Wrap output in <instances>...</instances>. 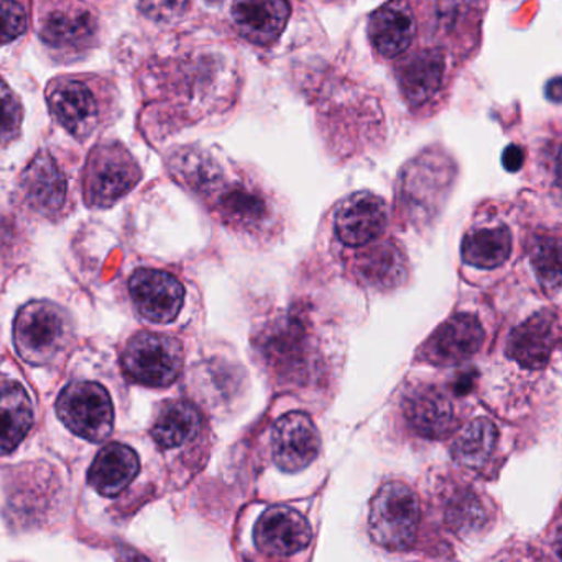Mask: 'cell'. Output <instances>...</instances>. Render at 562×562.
<instances>
[{
  "label": "cell",
  "instance_id": "1",
  "mask_svg": "<svg viewBox=\"0 0 562 562\" xmlns=\"http://www.w3.org/2000/svg\"><path fill=\"white\" fill-rule=\"evenodd\" d=\"M257 349L273 375L283 383L307 382L316 367L313 337L310 327L296 314H284L270 323L259 340Z\"/></svg>",
  "mask_w": 562,
  "mask_h": 562
},
{
  "label": "cell",
  "instance_id": "2",
  "mask_svg": "<svg viewBox=\"0 0 562 562\" xmlns=\"http://www.w3.org/2000/svg\"><path fill=\"white\" fill-rule=\"evenodd\" d=\"M71 319L58 304L32 301L16 314L13 342L16 352L32 366H45L55 360L68 346Z\"/></svg>",
  "mask_w": 562,
  "mask_h": 562
},
{
  "label": "cell",
  "instance_id": "3",
  "mask_svg": "<svg viewBox=\"0 0 562 562\" xmlns=\"http://www.w3.org/2000/svg\"><path fill=\"white\" fill-rule=\"evenodd\" d=\"M370 537L379 547L402 551L412 547L419 525V502L402 482L383 485L370 508Z\"/></svg>",
  "mask_w": 562,
  "mask_h": 562
},
{
  "label": "cell",
  "instance_id": "4",
  "mask_svg": "<svg viewBox=\"0 0 562 562\" xmlns=\"http://www.w3.org/2000/svg\"><path fill=\"white\" fill-rule=\"evenodd\" d=\"M125 375L145 386H168L183 369V347L167 334L140 333L122 353Z\"/></svg>",
  "mask_w": 562,
  "mask_h": 562
},
{
  "label": "cell",
  "instance_id": "5",
  "mask_svg": "<svg viewBox=\"0 0 562 562\" xmlns=\"http://www.w3.org/2000/svg\"><path fill=\"white\" fill-rule=\"evenodd\" d=\"M140 178L137 161L122 145H99L86 165V201L94 207L111 206L134 190Z\"/></svg>",
  "mask_w": 562,
  "mask_h": 562
},
{
  "label": "cell",
  "instance_id": "6",
  "mask_svg": "<svg viewBox=\"0 0 562 562\" xmlns=\"http://www.w3.org/2000/svg\"><path fill=\"white\" fill-rule=\"evenodd\" d=\"M56 413L69 431L86 441L101 442L114 426V406L104 386L94 382L71 383L56 402Z\"/></svg>",
  "mask_w": 562,
  "mask_h": 562
},
{
  "label": "cell",
  "instance_id": "7",
  "mask_svg": "<svg viewBox=\"0 0 562 562\" xmlns=\"http://www.w3.org/2000/svg\"><path fill=\"white\" fill-rule=\"evenodd\" d=\"M562 346V323L554 311L543 310L512 330L507 353L524 369L541 370Z\"/></svg>",
  "mask_w": 562,
  "mask_h": 562
},
{
  "label": "cell",
  "instance_id": "8",
  "mask_svg": "<svg viewBox=\"0 0 562 562\" xmlns=\"http://www.w3.org/2000/svg\"><path fill=\"white\" fill-rule=\"evenodd\" d=\"M38 32L52 48L78 52L91 45L98 32V20L85 3L55 0L43 10Z\"/></svg>",
  "mask_w": 562,
  "mask_h": 562
},
{
  "label": "cell",
  "instance_id": "9",
  "mask_svg": "<svg viewBox=\"0 0 562 562\" xmlns=\"http://www.w3.org/2000/svg\"><path fill=\"white\" fill-rule=\"evenodd\" d=\"M389 211L385 201L369 191L344 200L334 214V229L347 247H366L375 243L386 229Z\"/></svg>",
  "mask_w": 562,
  "mask_h": 562
},
{
  "label": "cell",
  "instance_id": "10",
  "mask_svg": "<svg viewBox=\"0 0 562 562\" xmlns=\"http://www.w3.org/2000/svg\"><path fill=\"white\" fill-rule=\"evenodd\" d=\"M484 339V327L477 317L465 313L456 314L426 340L422 356L426 362L435 366H458L479 352Z\"/></svg>",
  "mask_w": 562,
  "mask_h": 562
},
{
  "label": "cell",
  "instance_id": "11",
  "mask_svg": "<svg viewBox=\"0 0 562 562\" xmlns=\"http://www.w3.org/2000/svg\"><path fill=\"white\" fill-rule=\"evenodd\" d=\"M46 101L56 121L75 137H88L98 125V99L81 79L59 78L49 82Z\"/></svg>",
  "mask_w": 562,
  "mask_h": 562
},
{
  "label": "cell",
  "instance_id": "12",
  "mask_svg": "<svg viewBox=\"0 0 562 562\" xmlns=\"http://www.w3.org/2000/svg\"><path fill=\"white\" fill-rule=\"evenodd\" d=\"M138 313L151 323H170L184 303V288L177 277L161 270H137L128 281Z\"/></svg>",
  "mask_w": 562,
  "mask_h": 562
},
{
  "label": "cell",
  "instance_id": "13",
  "mask_svg": "<svg viewBox=\"0 0 562 562\" xmlns=\"http://www.w3.org/2000/svg\"><path fill=\"white\" fill-rule=\"evenodd\" d=\"M206 201L213 203L216 216L233 229H263L272 216L269 198L244 181L226 183L223 180Z\"/></svg>",
  "mask_w": 562,
  "mask_h": 562
},
{
  "label": "cell",
  "instance_id": "14",
  "mask_svg": "<svg viewBox=\"0 0 562 562\" xmlns=\"http://www.w3.org/2000/svg\"><path fill=\"white\" fill-rule=\"evenodd\" d=\"M321 439L316 425L301 412L281 416L273 426L272 451L277 465L284 472H300L319 454Z\"/></svg>",
  "mask_w": 562,
  "mask_h": 562
},
{
  "label": "cell",
  "instance_id": "15",
  "mask_svg": "<svg viewBox=\"0 0 562 562\" xmlns=\"http://www.w3.org/2000/svg\"><path fill=\"white\" fill-rule=\"evenodd\" d=\"M418 32V16L412 0H390L372 13L369 36L383 58H396L412 46Z\"/></svg>",
  "mask_w": 562,
  "mask_h": 562
},
{
  "label": "cell",
  "instance_id": "16",
  "mask_svg": "<svg viewBox=\"0 0 562 562\" xmlns=\"http://www.w3.org/2000/svg\"><path fill=\"white\" fill-rule=\"evenodd\" d=\"M311 541V528L300 512L272 507L256 525V543L270 557H290L304 550Z\"/></svg>",
  "mask_w": 562,
  "mask_h": 562
},
{
  "label": "cell",
  "instance_id": "17",
  "mask_svg": "<svg viewBox=\"0 0 562 562\" xmlns=\"http://www.w3.org/2000/svg\"><path fill=\"white\" fill-rule=\"evenodd\" d=\"M403 412L412 428L425 438H446L454 429V406L438 386L418 385L409 389L403 398Z\"/></svg>",
  "mask_w": 562,
  "mask_h": 562
},
{
  "label": "cell",
  "instance_id": "18",
  "mask_svg": "<svg viewBox=\"0 0 562 562\" xmlns=\"http://www.w3.org/2000/svg\"><path fill=\"white\" fill-rule=\"evenodd\" d=\"M20 191L26 206L42 216L52 217L61 211L66 200V178L56 161L42 151L23 171Z\"/></svg>",
  "mask_w": 562,
  "mask_h": 562
},
{
  "label": "cell",
  "instance_id": "19",
  "mask_svg": "<svg viewBox=\"0 0 562 562\" xmlns=\"http://www.w3.org/2000/svg\"><path fill=\"white\" fill-rule=\"evenodd\" d=\"M400 88L412 108L431 102L445 86L446 55L439 48L419 49L400 69Z\"/></svg>",
  "mask_w": 562,
  "mask_h": 562
},
{
  "label": "cell",
  "instance_id": "20",
  "mask_svg": "<svg viewBox=\"0 0 562 562\" xmlns=\"http://www.w3.org/2000/svg\"><path fill=\"white\" fill-rule=\"evenodd\" d=\"M233 19L244 38L256 45H270L279 38L290 19V3L286 0H234Z\"/></svg>",
  "mask_w": 562,
  "mask_h": 562
},
{
  "label": "cell",
  "instance_id": "21",
  "mask_svg": "<svg viewBox=\"0 0 562 562\" xmlns=\"http://www.w3.org/2000/svg\"><path fill=\"white\" fill-rule=\"evenodd\" d=\"M138 471L140 462L134 449L112 442L95 456L89 469V484L104 497H117L137 477Z\"/></svg>",
  "mask_w": 562,
  "mask_h": 562
},
{
  "label": "cell",
  "instance_id": "22",
  "mask_svg": "<svg viewBox=\"0 0 562 562\" xmlns=\"http://www.w3.org/2000/svg\"><path fill=\"white\" fill-rule=\"evenodd\" d=\"M360 281L376 290H393L408 276L406 259L393 243H372L363 247L356 260Z\"/></svg>",
  "mask_w": 562,
  "mask_h": 562
},
{
  "label": "cell",
  "instance_id": "23",
  "mask_svg": "<svg viewBox=\"0 0 562 562\" xmlns=\"http://www.w3.org/2000/svg\"><path fill=\"white\" fill-rule=\"evenodd\" d=\"M201 429V415L196 406L183 400L165 403L155 419L151 436L164 449L180 448L194 438Z\"/></svg>",
  "mask_w": 562,
  "mask_h": 562
},
{
  "label": "cell",
  "instance_id": "24",
  "mask_svg": "<svg viewBox=\"0 0 562 562\" xmlns=\"http://www.w3.org/2000/svg\"><path fill=\"white\" fill-rule=\"evenodd\" d=\"M33 425V408L25 390L20 386L0 392V456L15 451Z\"/></svg>",
  "mask_w": 562,
  "mask_h": 562
},
{
  "label": "cell",
  "instance_id": "25",
  "mask_svg": "<svg viewBox=\"0 0 562 562\" xmlns=\"http://www.w3.org/2000/svg\"><path fill=\"white\" fill-rule=\"evenodd\" d=\"M512 252V236L507 227H482L472 231L462 243V259L475 269H497Z\"/></svg>",
  "mask_w": 562,
  "mask_h": 562
},
{
  "label": "cell",
  "instance_id": "26",
  "mask_svg": "<svg viewBox=\"0 0 562 562\" xmlns=\"http://www.w3.org/2000/svg\"><path fill=\"white\" fill-rule=\"evenodd\" d=\"M175 178L204 200L211 196L224 180L220 165L204 151L184 150L171 160Z\"/></svg>",
  "mask_w": 562,
  "mask_h": 562
},
{
  "label": "cell",
  "instance_id": "27",
  "mask_svg": "<svg viewBox=\"0 0 562 562\" xmlns=\"http://www.w3.org/2000/svg\"><path fill=\"white\" fill-rule=\"evenodd\" d=\"M498 432L494 423L477 418L469 423L452 445V456L468 469H482L497 446Z\"/></svg>",
  "mask_w": 562,
  "mask_h": 562
},
{
  "label": "cell",
  "instance_id": "28",
  "mask_svg": "<svg viewBox=\"0 0 562 562\" xmlns=\"http://www.w3.org/2000/svg\"><path fill=\"white\" fill-rule=\"evenodd\" d=\"M484 5L482 0H438V23L449 38L464 40L471 49L472 42L479 40Z\"/></svg>",
  "mask_w": 562,
  "mask_h": 562
},
{
  "label": "cell",
  "instance_id": "29",
  "mask_svg": "<svg viewBox=\"0 0 562 562\" xmlns=\"http://www.w3.org/2000/svg\"><path fill=\"white\" fill-rule=\"evenodd\" d=\"M530 260L547 288L562 284V233L537 234L530 244Z\"/></svg>",
  "mask_w": 562,
  "mask_h": 562
},
{
  "label": "cell",
  "instance_id": "30",
  "mask_svg": "<svg viewBox=\"0 0 562 562\" xmlns=\"http://www.w3.org/2000/svg\"><path fill=\"white\" fill-rule=\"evenodd\" d=\"M484 508L472 494H459L452 498L448 508V520L458 530H472L484 524Z\"/></svg>",
  "mask_w": 562,
  "mask_h": 562
},
{
  "label": "cell",
  "instance_id": "31",
  "mask_svg": "<svg viewBox=\"0 0 562 562\" xmlns=\"http://www.w3.org/2000/svg\"><path fill=\"white\" fill-rule=\"evenodd\" d=\"M22 124V105L12 89L0 79V145L13 140Z\"/></svg>",
  "mask_w": 562,
  "mask_h": 562
},
{
  "label": "cell",
  "instance_id": "32",
  "mask_svg": "<svg viewBox=\"0 0 562 562\" xmlns=\"http://www.w3.org/2000/svg\"><path fill=\"white\" fill-rule=\"evenodd\" d=\"M26 30V13L16 0H0V45L13 42Z\"/></svg>",
  "mask_w": 562,
  "mask_h": 562
},
{
  "label": "cell",
  "instance_id": "33",
  "mask_svg": "<svg viewBox=\"0 0 562 562\" xmlns=\"http://www.w3.org/2000/svg\"><path fill=\"white\" fill-rule=\"evenodd\" d=\"M187 3L188 0H140V9L151 20L168 22L181 15Z\"/></svg>",
  "mask_w": 562,
  "mask_h": 562
},
{
  "label": "cell",
  "instance_id": "34",
  "mask_svg": "<svg viewBox=\"0 0 562 562\" xmlns=\"http://www.w3.org/2000/svg\"><path fill=\"white\" fill-rule=\"evenodd\" d=\"M525 154L518 145H508L505 148L504 155H502V164H504L505 170L518 171L524 167Z\"/></svg>",
  "mask_w": 562,
  "mask_h": 562
},
{
  "label": "cell",
  "instance_id": "35",
  "mask_svg": "<svg viewBox=\"0 0 562 562\" xmlns=\"http://www.w3.org/2000/svg\"><path fill=\"white\" fill-rule=\"evenodd\" d=\"M547 95L550 101L562 102V78H554L548 82Z\"/></svg>",
  "mask_w": 562,
  "mask_h": 562
},
{
  "label": "cell",
  "instance_id": "36",
  "mask_svg": "<svg viewBox=\"0 0 562 562\" xmlns=\"http://www.w3.org/2000/svg\"><path fill=\"white\" fill-rule=\"evenodd\" d=\"M551 550H553L554 560L562 562V520L558 524L557 530H554Z\"/></svg>",
  "mask_w": 562,
  "mask_h": 562
},
{
  "label": "cell",
  "instance_id": "37",
  "mask_svg": "<svg viewBox=\"0 0 562 562\" xmlns=\"http://www.w3.org/2000/svg\"><path fill=\"white\" fill-rule=\"evenodd\" d=\"M557 183L558 187H560V190L562 191V148L560 155H558L557 160Z\"/></svg>",
  "mask_w": 562,
  "mask_h": 562
},
{
  "label": "cell",
  "instance_id": "38",
  "mask_svg": "<svg viewBox=\"0 0 562 562\" xmlns=\"http://www.w3.org/2000/svg\"><path fill=\"white\" fill-rule=\"evenodd\" d=\"M124 562H150V561H148L147 558L142 557V554L127 553L124 557Z\"/></svg>",
  "mask_w": 562,
  "mask_h": 562
}]
</instances>
